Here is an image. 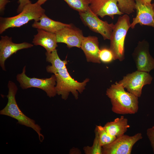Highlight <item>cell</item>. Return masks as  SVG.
<instances>
[{
  "label": "cell",
  "mask_w": 154,
  "mask_h": 154,
  "mask_svg": "<svg viewBox=\"0 0 154 154\" xmlns=\"http://www.w3.org/2000/svg\"><path fill=\"white\" fill-rule=\"evenodd\" d=\"M72 8L79 13L85 12L89 8L90 0H64Z\"/></svg>",
  "instance_id": "obj_19"
},
{
  "label": "cell",
  "mask_w": 154,
  "mask_h": 154,
  "mask_svg": "<svg viewBox=\"0 0 154 154\" xmlns=\"http://www.w3.org/2000/svg\"><path fill=\"white\" fill-rule=\"evenodd\" d=\"M124 88L116 82L107 89L106 94L110 100L112 110L118 114H134L139 109L138 97Z\"/></svg>",
  "instance_id": "obj_2"
},
{
  "label": "cell",
  "mask_w": 154,
  "mask_h": 154,
  "mask_svg": "<svg viewBox=\"0 0 154 154\" xmlns=\"http://www.w3.org/2000/svg\"><path fill=\"white\" fill-rule=\"evenodd\" d=\"M70 25L53 20L44 13L38 21H34L32 27L35 28L56 33L64 28L70 26Z\"/></svg>",
  "instance_id": "obj_17"
},
{
  "label": "cell",
  "mask_w": 154,
  "mask_h": 154,
  "mask_svg": "<svg viewBox=\"0 0 154 154\" xmlns=\"http://www.w3.org/2000/svg\"><path fill=\"white\" fill-rule=\"evenodd\" d=\"M143 1L146 3L150 4L151 3V1L152 0H143Z\"/></svg>",
  "instance_id": "obj_28"
},
{
  "label": "cell",
  "mask_w": 154,
  "mask_h": 154,
  "mask_svg": "<svg viewBox=\"0 0 154 154\" xmlns=\"http://www.w3.org/2000/svg\"><path fill=\"white\" fill-rule=\"evenodd\" d=\"M118 6L123 13L129 15L133 12L135 9V3L134 0H117Z\"/></svg>",
  "instance_id": "obj_22"
},
{
  "label": "cell",
  "mask_w": 154,
  "mask_h": 154,
  "mask_svg": "<svg viewBox=\"0 0 154 154\" xmlns=\"http://www.w3.org/2000/svg\"><path fill=\"white\" fill-rule=\"evenodd\" d=\"M0 40V65L3 70L6 71L5 63L6 60L18 51L31 48L33 45L24 42L15 43L12 41L11 37L7 36H1Z\"/></svg>",
  "instance_id": "obj_14"
},
{
  "label": "cell",
  "mask_w": 154,
  "mask_h": 154,
  "mask_svg": "<svg viewBox=\"0 0 154 154\" xmlns=\"http://www.w3.org/2000/svg\"><path fill=\"white\" fill-rule=\"evenodd\" d=\"M152 127L153 129H154V126H153Z\"/></svg>",
  "instance_id": "obj_29"
},
{
  "label": "cell",
  "mask_w": 154,
  "mask_h": 154,
  "mask_svg": "<svg viewBox=\"0 0 154 154\" xmlns=\"http://www.w3.org/2000/svg\"><path fill=\"white\" fill-rule=\"evenodd\" d=\"M37 33L35 35L32 42L35 45H40L44 47L46 52H50L57 47L55 33L37 29Z\"/></svg>",
  "instance_id": "obj_16"
},
{
  "label": "cell",
  "mask_w": 154,
  "mask_h": 154,
  "mask_svg": "<svg viewBox=\"0 0 154 154\" xmlns=\"http://www.w3.org/2000/svg\"><path fill=\"white\" fill-rule=\"evenodd\" d=\"M95 130L98 133L102 146L109 144L116 138L110 135L104 129V126L100 125H96Z\"/></svg>",
  "instance_id": "obj_21"
},
{
  "label": "cell",
  "mask_w": 154,
  "mask_h": 154,
  "mask_svg": "<svg viewBox=\"0 0 154 154\" xmlns=\"http://www.w3.org/2000/svg\"><path fill=\"white\" fill-rule=\"evenodd\" d=\"M26 66H25L21 74L16 76L17 80L23 89L30 88H36L44 91L50 98L53 97L57 94L56 85V78L54 74L49 78H39L35 77L30 78L25 74Z\"/></svg>",
  "instance_id": "obj_6"
},
{
  "label": "cell",
  "mask_w": 154,
  "mask_h": 154,
  "mask_svg": "<svg viewBox=\"0 0 154 154\" xmlns=\"http://www.w3.org/2000/svg\"><path fill=\"white\" fill-rule=\"evenodd\" d=\"M131 23L128 15L119 16L114 26L110 40L109 49L112 52L114 60L122 61L125 58L124 43Z\"/></svg>",
  "instance_id": "obj_5"
},
{
  "label": "cell",
  "mask_w": 154,
  "mask_h": 154,
  "mask_svg": "<svg viewBox=\"0 0 154 154\" xmlns=\"http://www.w3.org/2000/svg\"><path fill=\"white\" fill-rule=\"evenodd\" d=\"M45 55L46 61L51 64L46 67V71L54 74L56 77L57 94L61 95L62 99L66 100L71 93L77 99L78 93L81 94L83 92L89 79L86 78L83 82H79L73 78L66 67L68 61L66 59L63 60L60 59L56 49L50 52H46Z\"/></svg>",
  "instance_id": "obj_1"
},
{
  "label": "cell",
  "mask_w": 154,
  "mask_h": 154,
  "mask_svg": "<svg viewBox=\"0 0 154 154\" xmlns=\"http://www.w3.org/2000/svg\"><path fill=\"white\" fill-rule=\"evenodd\" d=\"M130 127L128 119L123 116L107 123L104 126L110 135L116 138L124 134Z\"/></svg>",
  "instance_id": "obj_18"
},
{
  "label": "cell",
  "mask_w": 154,
  "mask_h": 154,
  "mask_svg": "<svg viewBox=\"0 0 154 154\" xmlns=\"http://www.w3.org/2000/svg\"><path fill=\"white\" fill-rule=\"evenodd\" d=\"M142 138L140 133L132 136L124 134L102 146V154H130L134 145Z\"/></svg>",
  "instance_id": "obj_8"
},
{
  "label": "cell",
  "mask_w": 154,
  "mask_h": 154,
  "mask_svg": "<svg viewBox=\"0 0 154 154\" xmlns=\"http://www.w3.org/2000/svg\"><path fill=\"white\" fill-rule=\"evenodd\" d=\"M136 14L130 28L133 29L138 24L154 28V3L148 4L143 0H134Z\"/></svg>",
  "instance_id": "obj_11"
},
{
  "label": "cell",
  "mask_w": 154,
  "mask_h": 154,
  "mask_svg": "<svg viewBox=\"0 0 154 154\" xmlns=\"http://www.w3.org/2000/svg\"><path fill=\"white\" fill-rule=\"evenodd\" d=\"M9 1V0H0V12L1 14L4 13L5 7Z\"/></svg>",
  "instance_id": "obj_26"
},
{
  "label": "cell",
  "mask_w": 154,
  "mask_h": 154,
  "mask_svg": "<svg viewBox=\"0 0 154 154\" xmlns=\"http://www.w3.org/2000/svg\"><path fill=\"white\" fill-rule=\"evenodd\" d=\"M55 33L57 43H65L69 48L74 47L81 48L84 37L82 31L72 24Z\"/></svg>",
  "instance_id": "obj_12"
},
{
  "label": "cell",
  "mask_w": 154,
  "mask_h": 154,
  "mask_svg": "<svg viewBox=\"0 0 154 154\" xmlns=\"http://www.w3.org/2000/svg\"><path fill=\"white\" fill-rule=\"evenodd\" d=\"M18 3L19 5L17 9V11L18 13H20L26 5L31 3V2L30 0H19Z\"/></svg>",
  "instance_id": "obj_25"
},
{
  "label": "cell",
  "mask_w": 154,
  "mask_h": 154,
  "mask_svg": "<svg viewBox=\"0 0 154 154\" xmlns=\"http://www.w3.org/2000/svg\"><path fill=\"white\" fill-rule=\"evenodd\" d=\"M79 13L81 20L86 26L92 31L100 34L104 40L110 39L114 24L101 20L89 7L85 12Z\"/></svg>",
  "instance_id": "obj_9"
},
{
  "label": "cell",
  "mask_w": 154,
  "mask_h": 154,
  "mask_svg": "<svg viewBox=\"0 0 154 154\" xmlns=\"http://www.w3.org/2000/svg\"><path fill=\"white\" fill-rule=\"evenodd\" d=\"M99 43L98 38L96 37H84L81 48L85 54L87 62L100 63L99 57L100 49Z\"/></svg>",
  "instance_id": "obj_15"
},
{
  "label": "cell",
  "mask_w": 154,
  "mask_h": 154,
  "mask_svg": "<svg viewBox=\"0 0 154 154\" xmlns=\"http://www.w3.org/2000/svg\"><path fill=\"white\" fill-rule=\"evenodd\" d=\"M147 135L150 142L154 154V129L152 127L148 128L147 130Z\"/></svg>",
  "instance_id": "obj_24"
},
{
  "label": "cell",
  "mask_w": 154,
  "mask_h": 154,
  "mask_svg": "<svg viewBox=\"0 0 154 154\" xmlns=\"http://www.w3.org/2000/svg\"><path fill=\"white\" fill-rule=\"evenodd\" d=\"M99 57L100 61L105 63L110 62L114 60L113 54L109 48H104L100 49Z\"/></svg>",
  "instance_id": "obj_23"
},
{
  "label": "cell",
  "mask_w": 154,
  "mask_h": 154,
  "mask_svg": "<svg viewBox=\"0 0 154 154\" xmlns=\"http://www.w3.org/2000/svg\"><path fill=\"white\" fill-rule=\"evenodd\" d=\"M117 0H90L89 7L98 16L103 18L106 16L112 19L115 15L123 14L119 10Z\"/></svg>",
  "instance_id": "obj_13"
},
{
  "label": "cell",
  "mask_w": 154,
  "mask_h": 154,
  "mask_svg": "<svg viewBox=\"0 0 154 154\" xmlns=\"http://www.w3.org/2000/svg\"><path fill=\"white\" fill-rule=\"evenodd\" d=\"M153 79L148 72L137 70L127 74L118 83L126 88L127 92L139 98L141 96L143 86L150 84Z\"/></svg>",
  "instance_id": "obj_7"
},
{
  "label": "cell",
  "mask_w": 154,
  "mask_h": 154,
  "mask_svg": "<svg viewBox=\"0 0 154 154\" xmlns=\"http://www.w3.org/2000/svg\"><path fill=\"white\" fill-rule=\"evenodd\" d=\"M95 136L91 146L84 147L83 150L86 154H102V147L97 132L95 130Z\"/></svg>",
  "instance_id": "obj_20"
},
{
  "label": "cell",
  "mask_w": 154,
  "mask_h": 154,
  "mask_svg": "<svg viewBox=\"0 0 154 154\" xmlns=\"http://www.w3.org/2000/svg\"><path fill=\"white\" fill-rule=\"evenodd\" d=\"M48 0H38L37 2L39 5H41L42 4H44Z\"/></svg>",
  "instance_id": "obj_27"
},
{
  "label": "cell",
  "mask_w": 154,
  "mask_h": 154,
  "mask_svg": "<svg viewBox=\"0 0 154 154\" xmlns=\"http://www.w3.org/2000/svg\"><path fill=\"white\" fill-rule=\"evenodd\" d=\"M137 70L149 72L154 69V58L149 52V44L145 40L139 41L132 54Z\"/></svg>",
  "instance_id": "obj_10"
},
{
  "label": "cell",
  "mask_w": 154,
  "mask_h": 154,
  "mask_svg": "<svg viewBox=\"0 0 154 154\" xmlns=\"http://www.w3.org/2000/svg\"><path fill=\"white\" fill-rule=\"evenodd\" d=\"M45 12V9L36 2L26 5L22 11L16 16L8 17H1L0 34H2L10 28L20 27L31 20L38 21Z\"/></svg>",
  "instance_id": "obj_4"
},
{
  "label": "cell",
  "mask_w": 154,
  "mask_h": 154,
  "mask_svg": "<svg viewBox=\"0 0 154 154\" xmlns=\"http://www.w3.org/2000/svg\"><path fill=\"white\" fill-rule=\"evenodd\" d=\"M8 92L6 96L8 102L6 106L0 111V114L11 117L16 119L17 123L32 128L38 134L39 140L42 142L44 139L41 133L40 126L36 124L35 120L26 116L21 111L17 103L15 95L18 90L16 84L13 82H8Z\"/></svg>",
  "instance_id": "obj_3"
}]
</instances>
